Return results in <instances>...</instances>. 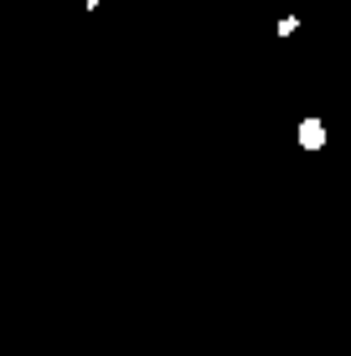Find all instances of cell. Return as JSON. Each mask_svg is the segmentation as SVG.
Listing matches in <instances>:
<instances>
[{
  "instance_id": "cell-1",
  "label": "cell",
  "mask_w": 351,
  "mask_h": 356,
  "mask_svg": "<svg viewBox=\"0 0 351 356\" xmlns=\"http://www.w3.org/2000/svg\"><path fill=\"white\" fill-rule=\"evenodd\" d=\"M300 145H305V150H325V124L320 119H300Z\"/></svg>"
}]
</instances>
